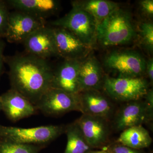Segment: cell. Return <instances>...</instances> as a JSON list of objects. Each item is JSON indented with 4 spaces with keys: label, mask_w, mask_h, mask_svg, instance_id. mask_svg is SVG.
Returning a JSON list of instances; mask_svg holds the SVG:
<instances>
[{
    "label": "cell",
    "mask_w": 153,
    "mask_h": 153,
    "mask_svg": "<svg viewBox=\"0 0 153 153\" xmlns=\"http://www.w3.org/2000/svg\"><path fill=\"white\" fill-rule=\"evenodd\" d=\"M4 62L9 67L11 88L35 105L52 88L54 69L48 60L27 53L5 56Z\"/></svg>",
    "instance_id": "cell-1"
},
{
    "label": "cell",
    "mask_w": 153,
    "mask_h": 153,
    "mask_svg": "<svg viewBox=\"0 0 153 153\" xmlns=\"http://www.w3.org/2000/svg\"><path fill=\"white\" fill-rule=\"evenodd\" d=\"M137 35L131 14L120 7L98 24L97 28V40L104 47L128 44Z\"/></svg>",
    "instance_id": "cell-2"
},
{
    "label": "cell",
    "mask_w": 153,
    "mask_h": 153,
    "mask_svg": "<svg viewBox=\"0 0 153 153\" xmlns=\"http://www.w3.org/2000/svg\"><path fill=\"white\" fill-rule=\"evenodd\" d=\"M65 126L50 125L36 127L7 126L0 124V138L23 144L45 146L65 132Z\"/></svg>",
    "instance_id": "cell-3"
},
{
    "label": "cell",
    "mask_w": 153,
    "mask_h": 153,
    "mask_svg": "<svg viewBox=\"0 0 153 153\" xmlns=\"http://www.w3.org/2000/svg\"><path fill=\"white\" fill-rule=\"evenodd\" d=\"M53 27L66 29L73 33L83 44L92 48L97 42L95 19L87 12L72 7L65 16L52 21Z\"/></svg>",
    "instance_id": "cell-4"
},
{
    "label": "cell",
    "mask_w": 153,
    "mask_h": 153,
    "mask_svg": "<svg viewBox=\"0 0 153 153\" xmlns=\"http://www.w3.org/2000/svg\"><path fill=\"white\" fill-rule=\"evenodd\" d=\"M102 88L107 95L118 101L140 100L149 90L147 80L142 77H113L105 76Z\"/></svg>",
    "instance_id": "cell-5"
},
{
    "label": "cell",
    "mask_w": 153,
    "mask_h": 153,
    "mask_svg": "<svg viewBox=\"0 0 153 153\" xmlns=\"http://www.w3.org/2000/svg\"><path fill=\"white\" fill-rule=\"evenodd\" d=\"M146 60L137 51H114L105 57L104 66L118 74V77H140L146 73Z\"/></svg>",
    "instance_id": "cell-6"
},
{
    "label": "cell",
    "mask_w": 153,
    "mask_h": 153,
    "mask_svg": "<svg viewBox=\"0 0 153 153\" xmlns=\"http://www.w3.org/2000/svg\"><path fill=\"white\" fill-rule=\"evenodd\" d=\"M36 106L46 115L57 116L73 111L81 112L79 94L68 93L51 88L42 95Z\"/></svg>",
    "instance_id": "cell-7"
},
{
    "label": "cell",
    "mask_w": 153,
    "mask_h": 153,
    "mask_svg": "<svg viewBox=\"0 0 153 153\" xmlns=\"http://www.w3.org/2000/svg\"><path fill=\"white\" fill-rule=\"evenodd\" d=\"M46 24L45 20L25 12H10L4 38L10 43H23L32 33Z\"/></svg>",
    "instance_id": "cell-8"
},
{
    "label": "cell",
    "mask_w": 153,
    "mask_h": 153,
    "mask_svg": "<svg viewBox=\"0 0 153 153\" xmlns=\"http://www.w3.org/2000/svg\"><path fill=\"white\" fill-rule=\"evenodd\" d=\"M27 53L48 60L58 57L52 28L48 26L39 28L23 42Z\"/></svg>",
    "instance_id": "cell-9"
},
{
    "label": "cell",
    "mask_w": 153,
    "mask_h": 153,
    "mask_svg": "<svg viewBox=\"0 0 153 153\" xmlns=\"http://www.w3.org/2000/svg\"><path fill=\"white\" fill-rule=\"evenodd\" d=\"M58 57L64 60H82L89 55L91 47L73 33L60 27H52Z\"/></svg>",
    "instance_id": "cell-10"
},
{
    "label": "cell",
    "mask_w": 153,
    "mask_h": 153,
    "mask_svg": "<svg viewBox=\"0 0 153 153\" xmlns=\"http://www.w3.org/2000/svg\"><path fill=\"white\" fill-rule=\"evenodd\" d=\"M108 120L99 117L82 114L75 121L88 144L91 149L104 146L109 139Z\"/></svg>",
    "instance_id": "cell-11"
},
{
    "label": "cell",
    "mask_w": 153,
    "mask_h": 153,
    "mask_svg": "<svg viewBox=\"0 0 153 153\" xmlns=\"http://www.w3.org/2000/svg\"><path fill=\"white\" fill-rule=\"evenodd\" d=\"M1 96V111L14 122L36 114L38 111L35 105L12 88Z\"/></svg>",
    "instance_id": "cell-12"
},
{
    "label": "cell",
    "mask_w": 153,
    "mask_h": 153,
    "mask_svg": "<svg viewBox=\"0 0 153 153\" xmlns=\"http://www.w3.org/2000/svg\"><path fill=\"white\" fill-rule=\"evenodd\" d=\"M152 120L145 101L140 100L129 102L122 107L116 115L113 125L117 131H122Z\"/></svg>",
    "instance_id": "cell-13"
},
{
    "label": "cell",
    "mask_w": 153,
    "mask_h": 153,
    "mask_svg": "<svg viewBox=\"0 0 153 153\" xmlns=\"http://www.w3.org/2000/svg\"><path fill=\"white\" fill-rule=\"evenodd\" d=\"M81 60H64L54 69L52 88L69 93L79 94L78 75Z\"/></svg>",
    "instance_id": "cell-14"
},
{
    "label": "cell",
    "mask_w": 153,
    "mask_h": 153,
    "mask_svg": "<svg viewBox=\"0 0 153 153\" xmlns=\"http://www.w3.org/2000/svg\"><path fill=\"white\" fill-rule=\"evenodd\" d=\"M79 95L82 114L109 120L113 112V106L106 96L95 89L81 91Z\"/></svg>",
    "instance_id": "cell-15"
},
{
    "label": "cell",
    "mask_w": 153,
    "mask_h": 153,
    "mask_svg": "<svg viewBox=\"0 0 153 153\" xmlns=\"http://www.w3.org/2000/svg\"><path fill=\"white\" fill-rule=\"evenodd\" d=\"M105 76L100 63L93 55H88L81 60L79 70V92L102 87Z\"/></svg>",
    "instance_id": "cell-16"
},
{
    "label": "cell",
    "mask_w": 153,
    "mask_h": 153,
    "mask_svg": "<svg viewBox=\"0 0 153 153\" xmlns=\"http://www.w3.org/2000/svg\"><path fill=\"white\" fill-rule=\"evenodd\" d=\"M9 7L45 20L58 13L60 2L56 0H8Z\"/></svg>",
    "instance_id": "cell-17"
},
{
    "label": "cell",
    "mask_w": 153,
    "mask_h": 153,
    "mask_svg": "<svg viewBox=\"0 0 153 153\" xmlns=\"http://www.w3.org/2000/svg\"><path fill=\"white\" fill-rule=\"evenodd\" d=\"M71 4L72 7L78 8L90 14L97 25L119 7L117 3L107 0L73 1Z\"/></svg>",
    "instance_id": "cell-18"
},
{
    "label": "cell",
    "mask_w": 153,
    "mask_h": 153,
    "mask_svg": "<svg viewBox=\"0 0 153 153\" xmlns=\"http://www.w3.org/2000/svg\"><path fill=\"white\" fill-rule=\"evenodd\" d=\"M120 144L134 149L147 148L152 143L149 131L142 126H135L122 132L117 140Z\"/></svg>",
    "instance_id": "cell-19"
},
{
    "label": "cell",
    "mask_w": 153,
    "mask_h": 153,
    "mask_svg": "<svg viewBox=\"0 0 153 153\" xmlns=\"http://www.w3.org/2000/svg\"><path fill=\"white\" fill-rule=\"evenodd\" d=\"M67 143L63 153H86L91 150L76 121L65 126Z\"/></svg>",
    "instance_id": "cell-20"
},
{
    "label": "cell",
    "mask_w": 153,
    "mask_h": 153,
    "mask_svg": "<svg viewBox=\"0 0 153 153\" xmlns=\"http://www.w3.org/2000/svg\"><path fill=\"white\" fill-rule=\"evenodd\" d=\"M44 147L23 144L0 138V153H39Z\"/></svg>",
    "instance_id": "cell-21"
},
{
    "label": "cell",
    "mask_w": 153,
    "mask_h": 153,
    "mask_svg": "<svg viewBox=\"0 0 153 153\" xmlns=\"http://www.w3.org/2000/svg\"><path fill=\"white\" fill-rule=\"evenodd\" d=\"M140 41L143 47L149 53L153 54V24L152 22H145L139 26Z\"/></svg>",
    "instance_id": "cell-22"
},
{
    "label": "cell",
    "mask_w": 153,
    "mask_h": 153,
    "mask_svg": "<svg viewBox=\"0 0 153 153\" xmlns=\"http://www.w3.org/2000/svg\"><path fill=\"white\" fill-rule=\"evenodd\" d=\"M5 1L0 0V38H4L10 12Z\"/></svg>",
    "instance_id": "cell-23"
},
{
    "label": "cell",
    "mask_w": 153,
    "mask_h": 153,
    "mask_svg": "<svg viewBox=\"0 0 153 153\" xmlns=\"http://www.w3.org/2000/svg\"><path fill=\"white\" fill-rule=\"evenodd\" d=\"M140 9L143 15L148 18L153 16V0H143L139 2Z\"/></svg>",
    "instance_id": "cell-24"
},
{
    "label": "cell",
    "mask_w": 153,
    "mask_h": 153,
    "mask_svg": "<svg viewBox=\"0 0 153 153\" xmlns=\"http://www.w3.org/2000/svg\"><path fill=\"white\" fill-rule=\"evenodd\" d=\"M108 151L111 153H141L137 150L134 149L119 143L112 146Z\"/></svg>",
    "instance_id": "cell-25"
},
{
    "label": "cell",
    "mask_w": 153,
    "mask_h": 153,
    "mask_svg": "<svg viewBox=\"0 0 153 153\" xmlns=\"http://www.w3.org/2000/svg\"><path fill=\"white\" fill-rule=\"evenodd\" d=\"M145 102L146 105L148 113L150 117L153 120V91L149 89L147 93L145 96Z\"/></svg>",
    "instance_id": "cell-26"
},
{
    "label": "cell",
    "mask_w": 153,
    "mask_h": 153,
    "mask_svg": "<svg viewBox=\"0 0 153 153\" xmlns=\"http://www.w3.org/2000/svg\"><path fill=\"white\" fill-rule=\"evenodd\" d=\"M151 82L153 81V59L150 58L146 63V73Z\"/></svg>",
    "instance_id": "cell-27"
},
{
    "label": "cell",
    "mask_w": 153,
    "mask_h": 153,
    "mask_svg": "<svg viewBox=\"0 0 153 153\" xmlns=\"http://www.w3.org/2000/svg\"><path fill=\"white\" fill-rule=\"evenodd\" d=\"M5 47V43L2 38H0V76L2 73L4 64L5 63V56L4 55Z\"/></svg>",
    "instance_id": "cell-28"
},
{
    "label": "cell",
    "mask_w": 153,
    "mask_h": 153,
    "mask_svg": "<svg viewBox=\"0 0 153 153\" xmlns=\"http://www.w3.org/2000/svg\"><path fill=\"white\" fill-rule=\"evenodd\" d=\"M86 153H111L108 150H98V151H89Z\"/></svg>",
    "instance_id": "cell-29"
},
{
    "label": "cell",
    "mask_w": 153,
    "mask_h": 153,
    "mask_svg": "<svg viewBox=\"0 0 153 153\" xmlns=\"http://www.w3.org/2000/svg\"><path fill=\"white\" fill-rule=\"evenodd\" d=\"M1 111V96L0 95V111Z\"/></svg>",
    "instance_id": "cell-30"
}]
</instances>
